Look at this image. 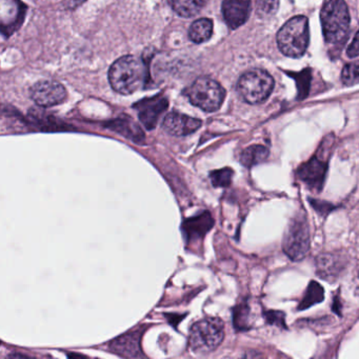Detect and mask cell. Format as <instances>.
<instances>
[{
  "label": "cell",
  "instance_id": "obj_26",
  "mask_svg": "<svg viewBox=\"0 0 359 359\" xmlns=\"http://www.w3.org/2000/svg\"><path fill=\"white\" fill-rule=\"evenodd\" d=\"M310 203L314 208L315 211L318 212L320 215H327L334 209V205L331 203L317 201V199H310Z\"/></svg>",
  "mask_w": 359,
  "mask_h": 359
},
{
  "label": "cell",
  "instance_id": "obj_5",
  "mask_svg": "<svg viewBox=\"0 0 359 359\" xmlns=\"http://www.w3.org/2000/svg\"><path fill=\"white\" fill-rule=\"evenodd\" d=\"M191 104L205 112H215L222 106L226 91L210 77H199L187 91Z\"/></svg>",
  "mask_w": 359,
  "mask_h": 359
},
{
  "label": "cell",
  "instance_id": "obj_24",
  "mask_svg": "<svg viewBox=\"0 0 359 359\" xmlns=\"http://www.w3.org/2000/svg\"><path fill=\"white\" fill-rule=\"evenodd\" d=\"M279 0H258L257 13L262 18H269L276 14Z\"/></svg>",
  "mask_w": 359,
  "mask_h": 359
},
{
  "label": "cell",
  "instance_id": "obj_9",
  "mask_svg": "<svg viewBox=\"0 0 359 359\" xmlns=\"http://www.w3.org/2000/svg\"><path fill=\"white\" fill-rule=\"evenodd\" d=\"M133 107L137 110L138 117L144 127L147 130H154L159 117L169 107V102L165 96L158 94L154 97L140 100Z\"/></svg>",
  "mask_w": 359,
  "mask_h": 359
},
{
  "label": "cell",
  "instance_id": "obj_18",
  "mask_svg": "<svg viewBox=\"0 0 359 359\" xmlns=\"http://www.w3.org/2000/svg\"><path fill=\"white\" fill-rule=\"evenodd\" d=\"M213 22L209 18L195 20L189 29V39L195 43H203L211 39Z\"/></svg>",
  "mask_w": 359,
  "mask_h": 359
},
{
  "label": "cell",
  "instance_id": "obj_8",
  "mask_svg": "<svg viewBox=\"0 0 359 359\" xmlns=\"http://www.w3.org/2000/svg\"><path fill=\"white\" fill-rule=\"evenodd\" d=\"M31 98L43 108L57 106L67 98V90L62 83L54 81H41L30 90Z\"/></svg>",
  "mask_w": 359,
  "mask_h": 359
},
{
  "label": "cell",
  "instance_id": "obj_19",
  "mask_svg": "<svg viewBox=\"0 0 359 359\" xmlns=\"http://www.w3.org/2000/svg\"><path fill=\"white\" fill-rule=\"evenodd\" d=\"M269 154L270 152L268 148L262 144H254V146L248 147L241 152L239 161L243 167L252 168L264 163L268 158Z\"/></svg>",
  "mask_w": 359,
  "mask_h": 359
},
{
  "label": "cell",
  "instance_id": "obj_27",
  "mask_svg": "<svg viewBox=\"0 0 359 359\" xmlns=\"http://www.w3.org/2000/svg\"><path fill=\"white\" fill-rule=\"evenodd\" d=\"M348 56L352 58L359 56V31L357 32V34L355 35L354 39H353L350 47H348Z\"/></svg>",
  "mask_w": 359,
  "mask_h": 359
},
{
  "label": "cell",
  "instance_id": "obj_7",
  "mask_svg": "<svg viewBox=\"0 0 359 359\" xmlns=\"http://www.w3.org/2000/svg\"><path fill=\"white\" fill-rule=\"evenodd\" d=\"M283 249L294 262L304 259L310 250V231L306 217L298 213L290 220L283 237Z\"/></svg>",
  "mask_w": 359,
  "mask_h": 359
},
{
  "label": "cell",
  "instance_id": "obj_3",
  "mask_svg": "<svg viewBox=\"0 0 359 359\" xmlns=\"http://www.w3.org/2000/svg\"><path fill=\"white\" fill-rule=\"evenodd\" d=\"M224 338V321L218 317H205L191 327L189 346L195 354H209L222 344Z\"/></svg>",
  "mask_w": 359,
  "mask_h": 359
},
{
  "label": "cell",
  "instance_id": "obj_6",
  "mask_svg": "<svg viewBox=\"0 0 359 359\" xmlns=\"http://www.w3.org/2000/svg\"><path fill=\"white\" fill-rule=\"evenodd\" d=\"M274 89V79L266 71L254 69L239 79L237 90L248 104H258L266 102Z\"/></svg>",
  "mask_w": 359,
  "mask_h": 359
},
{
  "label": "cell",
  "instance_id": "obj_21",
  "mask_svg": "<svg viewBox=\"0 0 359 359\" xmlns=\"http://www.w3.org/2000/svg\"><path fill=\"white\" fill-rule=\"evenodd\" d=\"M234 325L239 331H245L251 327V313H250V306H248L247 302L237 306L234 309Z\"/></svg>",
  "mask_w": 359,
  "mask_h": 359
},
{
  "label": "cell",
  "instance_id": "obj_29",
  "mask_svg": "<svg viewBox=\"0 0 359 359\" xmlns=\"http://www.w3.org/2000/svg\"><path fill=\"white\" fill-rule=\"evenodd\" d=\"M8 358H28V356H27V355L22 354H12L9 355V356H8Z\"/></svg>",
  "mask_w": 359,
  "mask_h": 359
},
{
  "label": "cell",
  "instance_id": "obj_1",
  "mask_svg": "<svg viewBox=\"0 0 359 359\" xmlns=\"http://www.w3.org/2000/svg\"><path fill=\"white\" fill-rule=\"evenodd\" d=\"M148 69L142 58L126 55L117 60L109 70V81L114 91L130 95L144 88Z\"/></svg>",
  "mask_w": 359,
  "mask_h": 359
},
{
  "label": "cell",
  "instance_id": "obj_17",
  "mask_svg": "<svg viewBox=\"0 0 359 359\" xmlns=\"http://www.w3.org/2000/svg\"><path fill=\"white\" fill-rule=\"evenodd\" d=\"M207 4V0H169V5L178 15L184 18L196 16Z\"/></svg>",
  "mask_w": 359,
  "mask_h": 359
},
{
  "label": "cell",
  "instance_id": "obj_22",
  "mask_svg": "<svg viewBox=\"0 0 359 359\" xmlns=\"http://www.w3.org/2000/svg\"><path fill=\"white\" fill-rule=\"evenodd\" d=\"M233 174L234 172L232 169L224 168V169L211 172L210 180H211L212 184L216 188H226L232 182Z\"/></svg>",
  "mask_w": 359,
  "mask_h": 359
},
{
  "label": "cell",
  "instance_id": "obj_23",
  "mask_svg": "<svg viewBox=\"0 0 359 359\" xmlns=\"http://www.w3.org/2000/svg\"><path fill=\"white\" fill-rule=\"evenodd\" d=\"M342 83L346 86L359 83V62L346 65L341 73Z\"/></svg>",
  "mask_w": 359,
  "mask_h": 359
},
{
  "label": "cell",
  "instance_id": "obj_16",
  "mask_svg": "<svg viewBox=\"0 0 359 359\" xmlns=\"http://www.w3.org/2000/svg\"><path fill=\"white\" fill-rule=\"evenodd\" d=\"M109 128L133 142H140L144 140V134L142 133V129L129 117L116 119L109 125Z\"/></svg>",
  "mask_w": 359,
  "mask_h": 359
},
{
  "label": "cell",
  "instance_id": "obj_28",
  "mask_svg": "<svg viewBox=\"0 0 359 359\" xmlns=\"http://www.w3.org/2000/svg\"><path fill=\"white\" fill-rule=\"evenodd\" d=\"M86 1H87V0H68V1H67V7H68L69 9H75V8L83 5Z\"/></svg>",
  "mask_w": 359,
  "mask_h": 359
},
{
  "label": "cell",
  "instance_id": "obj_12",
  "mask_svg": "<svg viewBox=\"0 0 359 359\" xmlns=\"http://www.w3.org/2000/svg\"><path fill=\"white\" fill-rule=\"evenodd\" d=\"M251 14V0H224L222 15L231 29L239 28L249 20Z\"/></svg>",
  "mask_w": 359,
  "mask_h": 359
},
{
  "label": "cell",
  "instance_id": "obj_11",
  "mask_svg": "<svg viewBox=\"0 0 359 359\" xmlns=\"http://www.w3.org/2000/svg\"><path fill=\"white\" fill-rule=\"evenodd\" d=\"M203 123L194 117L180 112H171L165 117L163 128L167 133L173 136H187L196 132Z\"/></svg>",
  "mask_w": 359,
  "mask_h": 359
},
{
  "label": "cell",
  "instance_id": "obj_25",
  "mask_svg": "<svg viewBox=\"0 0 359 359\" xmlns=\"http://www.w3.org/2000/svg\"><path fill=\"white\" fill-rule=\"evenodd\" d=\"M264 319L270 325L279 327H285V315L280 311H266L264 313Z\"/></svg>",
  "mask_w": 359,
  "mask_h": 359
},
{
  "label": "cell",
  "instance_id": "obj_14",
  "mask_svg": "<svg viewBox=\"0 0 359 359\" xmlns=\"http://www.w3.org/2000/svg\"><path fill=\"white\" fill-rule=\"evenodd\" d=\"M214 226V219L209 212H203L201 215L189 218L184 222L182 230L187 241H192L203 238Z\"/></svg>",
  "mask_w": 359,
  "mask_h": 359
},
{
  "label": "cell",
  "instance_id": "obj_10",
  "mask_svg": "<svg viewBox=\"0 0 359 359\" xmlns=\"http://www.w3.org/2000/svg\"><path fill=\"white\" fill-rule=\"evenodd\" d=\"M327 171V163L314 156L298 168L297 176L311 190L320 192L325 184Z\"/></svg>",
  "mask_w": 359,
  "mask_h": 359
},
{
  "label": "cell",
  "instance_id": "obj_15",
  "mask_svg": "<svg viewBox=\"0 0 359 359\" xmlns=\"http://www.w3.org/2000/svg\"><path fill=\"white\" fill-rule=\"evenodd\" d=\"M140 334L128 333L121 337L113 340L110 344V348L115 354L123 357L135 358V357H144L142 348H140Z\"/></svg>",
  "mask_w": 359,
  "mask_h": 359
},
{
  "label": "cell",
  "instance_id": "obj_20",
  "mask_svg": "<svg viewBox=\"0 0 359 359\" xmlns=\"http://www.w3.org/2000/svg\"><path fill=\"white\" fill-rule=\"evenodd\" d=\"M323 298H325L323 287L316 281H311L310 285L306 287L304 298L298 306V311L306 310L314 304L323 302Z\"/></svg>",
  "mask_w": 359,
  "mask_h": 359
},
{
  "label": "cell",
  "instance_id": "obj_4",
  "mask_svg": "<svg viewBox=\"0 0 359 359\" xmlns=\"http://www.w3.org/2000/svg\"><path fill=\"white\" fill-rule=\"evenodd\" d=\"M309 41V20L306 16H295L287 20L277 34L279 50L287 57H302L308 49Z\"/></svg>",
  "mask_w": 359,
  "mask_h": 359
},
{
  "label": "cell",
  "instance_id": "obj_2",
  "mask_svg": "<svg viewBox=\"0 0 359 359\" xmlns=\"http://www.w3.org/2000/svg\"><path fill=\"white\" fill-rule=\"evenodd\" d=\"M325 43L332 48L344 45L350 29V13L344 0H325L320 12Z\"/></svg>",
  "mask_w": 359,
  "mask_h": 359
},
{
  "label": "cell",
  "instance_id": "obj_13",
  "mask_svg": "<svg viewBox=\"0 0 359 359\" xmlns=\"http://www.w3.org/2000/svg\"><path fill=\"white\" fill-rule=\"evenodd\" d=\"M346 266V259L336 253H323L316 258L317 275L325 280H336Z\"/></svg>",
  "mask_w": 359,
  "mask_h": 359
}]
</instances>
